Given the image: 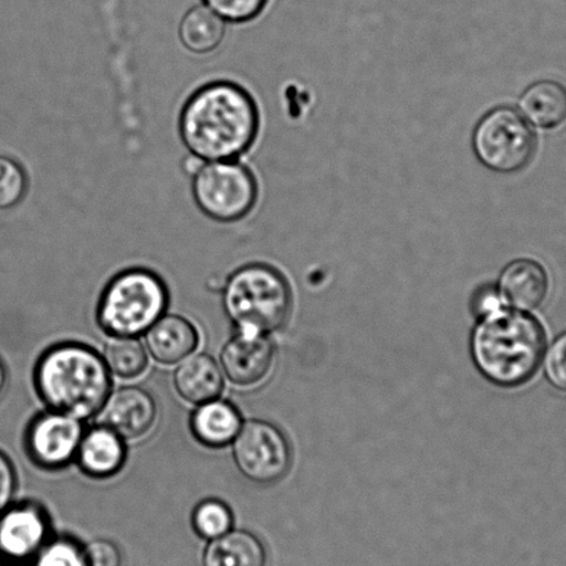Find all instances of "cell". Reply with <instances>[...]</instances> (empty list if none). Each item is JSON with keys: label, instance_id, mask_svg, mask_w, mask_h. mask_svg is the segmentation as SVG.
Returning <instances> with one entry per match:
<instances>
[{"label": "cell", "instance_id": "obj_1", "mask_svg": "<svg viewBox=\"0 0 566 566\" xmlns=\"http://www.w3.org/2000/svg\"><path fill=\"white\" fill-rule=\"evenodd\" d=\"M260 109L251 93L232 81H213L187 98L179 135L191 156L205 163L238 159L260 134Z\"/></svg>", "mask_w": 566, "mask_h": 566}, {"label": "cell", "instance_id": "obj_2", "mask_svg": "<svg viewBox=\"0 0 566 566\" xmlns=\"http://www.w3.org/2000/svg\"><path fill=\"white\" fill-rule=\"evenodd\" d=\"M546 332L531 313L507 306L478 317L470 337L476 370L499 388L525 386L542 366Z\"/></svg>", "mask_w": 566, "mask_h": 566}, {"label": "cell", "instance_id": "obj_3", "mask_svg": "<svg viewBox=\"0 0 566 566\" xmlns=\"http://www.w3.org/2000/svg\"><path fill=\"white\" fill-rule=\"evenodd\" d=\"M35 382L49 408L78 420L98 413L112 394L106 361L84 345L49 349L38 363Z\"/></svg>", "mask_w": 566, "mask_h": 566}, {"label": "cell", "instance_id": "obj_4", "mask_svg": "<svg viewBox=\"0 0 566 566\" xmlns=\"http://www.w3.org/2000/svg\"><path fill=\"white\" fill-rule=\"evenodd\" d=\"M223 306L240 332L271 334L287 323L293 294L282 273L265 263L235 271L223 287Z\"/></svg>", "mask_w": 566, "mask_h": 566}, {"label": "cell", "instance_id": "obj_5", "mask_svg": "<svg viewBox=\"0 0 566 566\" xmlns=\"http://www.w3.org/2000/svg\"><path fill=\"white\" fill-rule=\"evenodd\" d=\"M168 290L163 279L147 269H128L107 285L98 304V324L113 337H136L163 317Z\"/></svg>", "mask_w": 566, "mask_h": 566}, {"label": "cell", "instance_id": "obj_6", "mask_svg": "<svg viewBox=\"0 0 566 566\" xmlns=\"http://www.w3.org/2000/svg\"><path fill=\"white\" fill-rule=\"evenodd\" d=\"M191 178L196 205L212 221L239 222L256 206L260 189L255 175L238 159L201 163Z\"/></svg>", "mask_w": 566, "mask_h": 566}, {"label": "cell", "instance_id": "obj_7", "mask_svg": "<svg viewBox=\"0 0 566 566\" xmlns=\"http://www.w3.org/2000/svg\"><path fill=\"white\" fill-rule=\"evenodd\" d=\"M537 140L530 123L518 109L509 106L492 108L476 124L472 150L478 161L492 172H521L535 158Z\"/></svg>", "mask_w": 566, "mask_h": 566}, {"label": "cell", "instance_id": "obj_8", "mask_svg": "<svg viewBox=\"0 0 566 566\" xmlns=\"http://www.w3.org/2000/svg\"><path fill=\"white\" fill-rule=\"evenodd\" d=\"M233 458L241 474L256 483H274L287 474L291 447L276 426L266 421H249L233 441Z\"/></svg>", "mask_w": 566, "mask_h": 566}, {"label": "cell", "instance_id": "obj_9", "mask_svg": "<svg viewBox=\"0 0 566 566\" xmlns=\"http://www.w3.org/2000/svg\"><path fill=\"white\" fill-rule=\"evenodd\" d=\"M82 437L84 428L81 420L53 411L32 422L27 433V449L36 464L60 469L78 453Z\"/></svg>", "mask_w": 566, "mask_h": 566}, {"label": "cell", "instance_id": "obj_10", "mask_svg": "<svg viewBox=\"0 0 566 566\" xmlns=\"http://www.w3.org/2000/svg\"><path fill=\"white\" fill-rule=\"evenodd\" d=\"M274 348L266 334L240 332L222 350L224 374L234 386L254 387L271 373Z\"/></svg>", "mask_w": 566, "mask_h": 566}, {"label": "cell", "instance_id": "obj_11", "mask_svg": "<svg viewBox=\"0 0 566 566\" xmlns=\"http://www.w3.org/2000/svg\"><path fill=\"white\" fill-rule=\"evenodd\" d=\"M98 413L102 426L123 439H137L151 430L157 419V405L145 389L123 388L109 394Z\"/></svg>", "mask_w": 566, "mask_h": 566}, {"label": "cell", "instance_id": "obj_12", "mask_svg": "<svg viewBox=\"0 0 566 566\" xmlns=\"http://www.w3.org/2000/svg\"><path fill=\"white\" fill-rule=\"evenodd\" d=\"M548 289L546 269L527 258L510 262L499 277L500 298L514 311L530 313L538 310L547 298Z\"/></svg>", "mask_w": 566, "mask_h": 566}, {"label": "cell", "instance_id": "obj_13", "mask_svg": "<svg viewBox=\"0 0 566 566\" xmlns=\"http://www.w3.org/2000/svg\"><path fill=\"white\" fill-rule=\"evenodd\" d=\"M46 533L43 511L32 504L19 505L0 520V549L12 557H27L40 548Z\"/></svg>", "mask_w": 566, "mask_h": 566}, {"label": "cell", "instance_id": "obj_14", "mask_svg": "<svg viewBox=\"0 0 566 566\" xmlns=\"http://www.w3.org/2000/svg\"><path fill=\"white\" fill-rule=\"evenodd\" d=\"M520 113L530 125L543 130L557 129L566 123V86L563 82H533L522 93Z\"/></svg>", "mask_w": 566, "mask_h": 566}, {"label": "cell", "instance_id": "obj_15", "mask_svg": "<svg viewBox=\"0 0 566 566\" xmlns=\"http://www.w3.org/2000/svg\"><path fill=\"white\" fill-rule=\"evenodd\" d=\"M147 348L164 365H174L193 354L199 334L191 323L179 316L159 317L146 332Z\"/></svg>", "mask_w": 566, "mask_h": 566}, {"label": "cell", "instance_id": "obj_16", "mask_svg": "<svg viewBox=\"0 0 566 566\" xmlns=\"http://www.w3.org/2000/svg\"><path fill=\"white\" fill-rule=\"evenodd\" d=\"M81 469L87 475L108 478L123 469L126 459L124 439L108 427L98 426L84 433L78 448Z\"/></svg>", "mask_w": 566, "mask_h": 566}, {"label": "cell", "instance_id": "obj_17", "mask_svg": "<svg viewBox=\"0 0 566 566\" xmlns=\"http://www.w3.org/2000/svg\"><path fill=\"white\" fill-rule=\"evenodd\" d=\"M176 391L187 402L202 405L216 400L223 391L221 368L212 357H187L175 373Z\"/></svg>", "mask_w": 566, "mask_h": 566}, {"label": "cell", "instance_id": "obj_18", "mask_svg": "<svg viewBox=\"0 0 566 566\" xmlns=\"http://www.w3.org/2000/svg\"><path fill=\"white\" fill-rule=\"evenodd\" d=\"M243 427L238 409L224 400H210L202 403L191 417V430L201 443L211 448L233 443Z\"/></svg>", "mask_w": 566, "mask_h": 566}, {"label": "cell", "instance_id": "obj_19", "mask_svg": "<svg viewBox=\"0 0 566 566\" xmlns=\"http://www.w3.org/2000/svg\"><path fill=\"white\" fill-rule=\"evenodd\" d=\"M205 566H266L268 555L260 538L244 531H230L208 544Z\"/></svg>", "mask_w": 566, "mask_h": 566}, {"label": "cell", "instance_id": "obj_20", "mask_svg": "<svg viewBox=\"0 0 566 566\" xmlns=\"http://www.w3.org/2000/svg\"><path fill=\"white\" fill-rule=\"evenodd\" d=\"M227 32V21L206 4L191 8L179 24L181 45L195 54H208L217 51Z\"/></svg>", "mask_w": 566, "mask_h": 566}, {"label": "cell", "instance_id": "obj_21", "mask_svg": "<svg viewBox=\"0 0 566 566\" xmlns=\"http://www.w3.org/2000/svg\"><path fill=\"white\" fill-rule=\"evenodd\" d=\"M104 361L115 376L135 378L146 370L147 354L135 337H114L104 350Z\"/></svg>", "mask_w": 566, "mask_h": 566}, {"label": "cell", "instance_id": "obj_22", "mask_svg": "<svg viewBox=\"0 0 566 566\" xmlns=\"http://www.w3.org/2000/svg\"><path fill=\"white\" fill-rule=\"evenodd\" d=\"M29 175L15 159L0 156V211L12 210L25 199Z\"/></svg>", "mask_w": 566, "mask_h": 566}, {"label": "cell", "instance_id": "obj_23", "mask_svg": "<svg viewBox=\"0 0 566 566\" xmlns=\"http://www.w3.org/2000/svg\"><path fill=\"white\" fill-rule=\"evenodd\" d=\"M193 526L201 537L213 541L232 530V511L218 500H206L195 510Z\"/></svg>", "mask_w": 566, "mask_h": 566}, {"label": "cell", "instance_id": "obj_24", "mask_svg": "<svg viewBox=\"0 0 566 566\" xmlns=\"http://www.w3.org/2000/svg\"><path fill=\"white\" fill-rule=\"evenodd\" d=\"M207 8L216 12L227 23L244 24L260 18L269 0H202Z\"/></svg>", "mask_w": 566, "mask_h": 566}, {"label": "cell", "instance_id": "obj_25", "mask_svg": "<svg viewBox=\"0 0 566 566\" xmlns=\"http://www.w3.org/2000/svg\"><path fill=\"white\" fill-rule=\"evenodd\" d=\"M542 365L549 386L566 394V332L559 334L544 352Z\"/></svg>", "mask_w": 566, "mask_h": 566}, {"label": "cell", "instance_id": "obj_26", "mask_svg": "<svg viewBox=\"0 0 566 566\" xmlns=\"http://www.w3.org/2000/svg\"><path fill=\"white\" fill-rule=\"evenodd\" d=\"M84 566H123V555L114 543L95 541L82 553Z\"/></svg>", "mask_w": 566, "mask_h": 566}, {"label": "cell", "instance_id": "obj_27", "mask_svg": "<svg viewBox=\"0 0 566 566\" xmlns=\"http://www.w3.org/2000/svg\"><path fill=\"white\" fill-rule=\"evenodd\" d=\"M15 489V474L13 464L0 452V511L8 507Z\"/></svg>", "mask_w": 566, "mask_h": 566}, {"label": "cell", "instance_id": "obj_28", "mask_svg": "<svg viewBox=\"0 0 566 566\" xmlns=\"http://www.w3.org/2000/svg\"><path fill=\"white\" fill-rule=\"evenodd\" d=\"M503 306H505L504 302L500 298L497 289L494 287L478 290L474 300H472V310H474L476 317L485 316L488 313L497 311Z\"/></svg>", "mask_w": 566, "mask_h": 566}, {"label": "cell", "instance_id": "obj_29", "mask_svg": "<svg viewBox=\"0 0 566 566\" xmlns=\"http://www.w3.org/2000/svg\"><path fill=\"white\" fill-rule=\"evenodd\" d=\"M4 384H7V371H4L2 361H0V394L3 391Z\"/></svg>", "mask_w": 566, "mask_h": 566}]
</instances>
